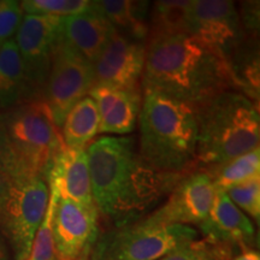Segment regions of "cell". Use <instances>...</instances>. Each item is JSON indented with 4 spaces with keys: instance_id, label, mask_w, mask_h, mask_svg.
<instances>
[{
    "instance_id": "9c48e42d",
    "label": "cell",
    "mask_w": 260,
    "mask_h": 260,
    "mask_svg": "<svg viewBox=\"0 0 260 260\" xmlns=\"http://www.w3.org/2000/svg\"><path fill=\"white\" fill-rule=\"evenodd\" d=\"M61 32V18L24 15L15 41L24 65L29 100L44 99L52 54Z\"/></svg>"
},
{
    "instance_id": "83f0119b",
    "label": "cell",
    "mask_w": 260,
    "mask_h": 260,
    "mask_svg": "<svg viewBox=\"0 0 260 260\" xmlns=\"http://www.w3.org/2000/svg\"><path fill=\"white\" fill-rule=\"evenodd\" d=\"M0 176L15 180L18 176L17 165L6 134L4 113H0Z\"/></svg>"
},
{
    "instance_id": "f1b7e54d",
    "label": "cell",
    "mask_w": 260,
    "mask_h": 260,
    "mask_svg": "<svg viewBox=\"0 0 260 260\" xmlns=\"http://www.w3.org/2000/svg\"><path fill=\"white\" fill-rule=\"evenodd\" d=\"M10 186H11V178L6 176H0V223L3 219L6 201H8Z\"/></svg>"
},
{
    "instance_id": "8fae6325",
    "label": "cell",
    "mask_w": 260,
    "mask_h": 260,
    "mask_svg": "<svg viewBox=\"0 0 260 260\" xmlns=\"http://www.w3.org/2000/svg\"><path fill=\"white\" fill-rule=\"evenodd\" d=\"M216 191L206 170L187 172L172 188L167 201L149 216L161 223L199 226L209 216Z\"/></svg>"
},
{
    "instance_id": "ffe728a7",
    "label": "cell",
    "mask_w": 260,
    "mask_h": 260,
    "mask_svg": "<svg viewBox=\"0 0 260 260\" xmlns=\"http://www.w3.org/2000/svg\"><path fill=\"white\" fill-rule=\"evenodd\" d=\"M21 100L28 102L29 89L23 61L14 38L0 48V107H14Z\"/></svg>"
},
{
    "instance_id": "44dd1931",
    "label": "cell",
    "mask_w": 260,
    "mask_h": 260,
    "mask_svg": "<svg viewBox=\"0 0 260 260\" xmlns=\"http://www.w3.org/2000/svg\"><path fill=\"white\" fill-rule=\"evenodd\" d=\"M100 118L96 105L92 98L86 95L68 112L63 125L61 138L65 147L86 149L90 141L99 134Z\"/></svg>"
},
{
    "instance_id": "f546056e",
    "label": "cell",
    "mask_w": 260,
    "mask_h": 260,
    "mask_svg": "<svg viewBox=\"0 0 260 260\" xmlns=\"http://www.w3.org/2000/svg\"><path fill=\"white\" fill-rule=\"evenodd\" d=\"M232 260H260V255L258 251L252 248L240 252L239 254L234 256Z\"/></svg>"
},
{
    "instance_id": "d6986e66",
    "label": "cell",
    "mask_w": 260,
    "mask_h": 260,
    "mask_svg": "<svg viewBox=\"0 0 260 260\" xmlns=\"http://www.w3.org/2000/svg\"><path fill=\"white\" fill-rule=\"evenodd\" d=\"M191 35V0H159L148 19L149 41Z\"/></svg>"
},
{
    "instance_id": "7a4b0ae2",
    "label": "cell",
    "mask_w": 260,
    "mask_h": 260,
    "mask_svg": "<svg viewBox=\"0 0 260 260\" xmlns=\"http://www.w3.org/2000/svg\"><path fill=\"white\" fill-rule=\"evenodd\" d=\"M141 89L157 90L194 107L237 90L228 61L194 35L146 44Z\"/></svg>"
},
{
    "instance_id": "4fadbf2b",
    "label": "cell",
    "mask_w": 260,
    "mask_h": 260,
    "mask_svg": "<svg viewBox=\"0 0 260 260\" xmlns=\"http://www.w3.org/2000/svg\"><path fill=\"white\" fill-rule=\"evenodd\" d=\"M145 60V42L132 40L113 30L105 50L93 64L94 84L142 90Z\"/></svg>"
},
{
    "instance_id": "7402d4cb",
    "label": "cell",
    "mask_w": 260,
    "mask_h": 260,
    "mask_svg": "<svg viewBox=\"0 0 260 260\" xmlns=\"http://www.w3.org/2000/svg\"><path fill=\"white\" fill-rule=\"evenodd\" d=\"M207 168L206 171L212 177L216 189L226 191L230 188L259 177L260 149L258 147L223 164Z\"/></svg>"
},
{
    "instance_id": "603a6c76",
    "label": "cell",
    "mask_w": 260,
    "mask_h": 260,
    "mask_svg": "<svg viewBox=\"0 0 260 260\" xmlns=\"http://www.w3.org/2000/svg\"><path fill=\"white\" fill-rule=\"evenodd\" d=\"M50 189V199L44 219L35 234L34 241L31 245V251L27 260H54V242H53V217L56 206L59 200V193L57 188L48 184Z\"/></svg>"
},
{
    "instance_id": "2e32d148",
    "label": "cell",
    "mask_w": 260,
    "mask_h": 260,
    "mask_svg": "<svg viewBox=\"0 0 260 260\" xmlns=\"http://www.w3.org/2000/svg\"><path fill=\"white\" fill-rule=\"evenodd\" d=\"M46 180L57 188L60 199L95 205L86 149H70L64 146L52 162Z\"/></svg>"
},
{
    "instance_id": "4dcf8cb0",
    "label": "cell",
    "mask_w": 260,
    "mask_h": 260,
    "mask_svg": "<svg viewBox=\"0 0 260 260\" xmlns=\"http://www.w3.org/2000/svg\"><path fill=\"white\" fill-rule=\"evenodd\" d=\"M0 260H8V252H6L5 243L0 237Z\"/></svg>"
},
{
    "instance_id": "8992f818",
    "label": "cell",
    "mask_w": 260,
    "mask_h": 260,
    "mask_svg": "<svg viewBox=\"0 0 260 260\" xmlns=\"http://www.w3.org/2000/svg\"><path fill=\"white\" fill-rule=\"evenodd\" d=\"M199 239L194 226L168 224L151 216L113 225L98 235L90 260H160Z\"/></svg>"
},
{
    "instance_id": "cb8c5ba5",
    "label": "cell",
    "mask_w": 260,
    "mask_h": 260,
    "mask_svg": "<svg viewBox=\"0 0 260 260\" xmlns=\"http://www.w3.org/2000/svg\"><path fill=\"white\" fill-rule=\"evenodd\" d=\"M23 12L27 15L69 17L93 10V2L89 0H24L21 2Z\"/></svg>"
},
{
    "instance_id": "ba28073f",
    "label": "cell",
    "mask_w": 260,
    "mask_h": 260,
    "mask_svg": "<svg viewBox=\"0 0 260 260\" xmlns=\"http://www.w3.org/2000/svg\"><path fill=\"white\" fill-rule=\"evenodd\" d=\"M95 82L93 64L77 53L61 38L52 54L51 69L44 92L54 123L61 129L68 112L82 98L88 95Z\"/></svg>"
},
{
    "instance_id": "277c9868",
    "label": "cell",
    "mask_w": 260,
    "mask_h": 260,
    "mask_svg": "<svg viewBox=\"0 0 260 260\" xmlns=\"http://www.w3.org/2000/svg\"><path fill=\"white\" fill-rule=\"evenodd\" d=\"M194 109L198 162L213 167L259 147L258 104L245 94L228 90Z\"/></svg>"
},
{
    "instance_id": "52a82bcc",
    "label": "cell",
    "mask_w": 260,
    "mask_h": 260,
    "mask_svg": "<svg viewBox=\"0 0 260 260\" xmlns=\"http://www.w3.org/2000/svg\"><path fill=\"white\" fill-rule=\"evenodd\" d=\"M50 189L42 177L11 180L0 229L16 260H27L35 234L46 212Z\"/></svg>"
},
{
    "instance_id": "4316f807",
    "label": "cell",
    "mask_w": 260,
    "mask_h": 260,
    "mask_svg": "<svg viewBox=\"0 0 260 260\" xmlns=\"http://www.w3.org/2000/svg\"><path fill=\"white\" fill-rule=\"evenodd\" d=\"M21 2L3 0L0 2V48L10 39H14L22 19L24 17Z\"/></svg>"
},
{
    "instance_id": "5bb4252c",
    "label": "cell",
    "mask_w": 260,
    "mask_h": 260,
    "mask_svg": "<svg viewBox=\"0 0 260 260\" xmlns=\"http://www.w3.org/2000/svg\"><path fill=\"white\" fill-rule=\"evenodd\" d=\"M199 229L203 239L228 247L234 252L252 249L255 243L254 224L224 190L216 191L209 216Z\"/></svg>"
},
{
    "instance_id": "484cf974",
    "label": "cell",
    "mask_w": 260,
    "mask_h": 260,
    "mask_svg": "<svg viewBox=\"0 0 260 260\" xmlns=\"http://www.w3.org/2000/svg\"><path fill=\"white\" fill-rule=\"evenodd\" d=\"M230 200L242 211L248 213L253 219L259 222L260 217V178H253L240 186L226 190Z\"/></svg>"
},
{
    "instance_id": "30bf717a",
    "label": "cell",
    "mask_w": 260,
    "mask_h": 260,
    "mask_svg": "<svg viewBox=\"0 0 260 260\" xmlns=\"http://www.w3.org/2000/svg\"><path fill=\"white\" fill-rule=\"evenodd\" d=\"M191 35L228 61L242 44L239 11L230 0H191Z\"/></svg>"
},
{
    "instance_id": "d4e9b609",
    "label": "cell",
    "mask_w": 260,
    "mask_h": 260,
    "mask_svg": "<svg viewBox=\"0 0 260 260\" xmlns=\"http://www.w3.org/2000/svg\"><path fill=\"white\" fill-rule=\"evenodd\" d=\"M234 254L236 252L228 247L205 239H198L160 260H232Z\"/></svg>"
},
{
    "instance_id": "9a60e30c",
    "label": "cell",
    "mask_w": 260,
    "mask_h": 260,
    "mask_svg": "<svg viewBox=\"0 0 260 260\" xmlns=\"http://www.w3.org/2000/svg\"><path fill=\"white\" fill-rule=\"evenodd\" d=\"M88 96L99 112L100 134L125 135L134 132L141 111L142 90L94 84Z\"/></svg>"
},
{
    "instance_id": "7c38bea8",
    "label": "cell",
    "mask_w": 260,
    "mask_h": 260,
    "mask_svg": "<svg viewBox=\"0 0 260 260\" xmlns=\"http://www.w3.org/2000/svg\"><path fill=\"white\" fill-rule=\"evenodd\" d=\"M95 205L58 200L53 217L54 253L58 260H76L89 254L99 235Z\"/></svg>"
},
{
    "instance_id": "3957f363",
    "label": "cell",
    "mask_w": 260,
    "mask_h": 260,
    "mask_svg": "<svg viewBox=\"0 0 260 260\" xmlns=\"http://www.w3.org/2000/svg\"><path fill=\"white\" fill-rule=\"evenodd\" d=\"M140 111L139 152L159 171L183 175L198 165V125L194 106L144 89Z\"/></svg>"
},
{
    "instance_id": "ac0fdd59",
    "label": "cell",
    "mask_w": 260,
    "mask_h": 260,
    "mask_svg": "<svg viewBox=\"0 0 260 260\" xmlns=\"http://www.w3.org/2000/svg\"><path fill=\"white\" fill-rule=\"evenodd\" d=\"M93 3L94 9L118 34L146 44L151 3L139 0H98Z\"/></svg>"
},
{
    "instance_id": "e0dca14e",
    "label": "cell",
    "mask_w": 260,
    "mask_h": 260,
    "mask_svg": "<svg viewBox=\"0 0 260 260\" xmlns=\"http://www.w3.org/2000/svg\"><path fill=\"white\" fill-rule=\"evenodd\" d=\"M115 29L94 9L84 14L61 18V38L69 46L94 64Z\"/></svg>"
},
{
    "instance_id": "6da1fadb",
    "label": "cell",
    "mask_w": 260,
    "mask_h": 260,
    "mask_svg": "<svg viewBox=\"0 0 260 260\" xmlns=\"http://www.w3.org/2000/svg\"><path fill=\"white\" fill-rule=\"evenodd\" d=\"M86 152L94 204L113 225L142 218L168 198L182 176L148 164L134 138L102 136Z\"/></svg>"
},
{
    "instance_id": "5b68a950",
    "label": "cell",
    "mask_w": 260,
    "mask_h": 260,
    "mask_svg": "<svg viewBox=\"0 0 260 260\" xmlns=\"http://www.w3.org/2000/svg\"><path fill=\"white\" fill-rule=\"evenodd\" d=\"M4 122L17 178H46L54 158L65 146L47 103L34 99L18 104L4 113Z\"/></svg>"
},
{
    "instance_id": "1f68e13d",
    "label": "cell",
    "mask_w": 260,
    "mask_h": 260,
    "mask_svg": "<svg viewBox=\"0 0 260 260\" xmlns=\"http://www.w3.org/2000/svg\"><path fill=\"white\" fill-rule=\"evenodd\" d=\"M76 260H89V254H83V255H81L80 258H77Z\"/></svg>"
}]
</instances>
